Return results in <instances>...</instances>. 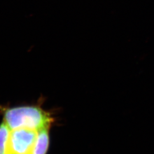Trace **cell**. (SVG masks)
<instances>
[{
	"mask_svg": "<svg viewBox=\"0 0 154 154\" xmlns=\"http://www.w3.org/2000/svg\"><path fill=\"white\" fill-rule=\"evenodd\" d=\"M0 109L4 122L11 130L19 128H28L39 131L44 128H50L53 122V118L49 113L38 106Z\"/></svg>",
	"mask_w": 154,
	"mask_h": 154,
	"instance_id": "6da1fadb",
	"label": "cell"
},
{
	"mask_svg": "<svg viewBox=\"0 0 154 154\" xmlns=\"http://www.w3.org/2000/svg\"><path fill=\"white\" fill-rule=\"evenodd\" d=\"M38 131L19 128L10 131L7 142V154H33Z\"/></svg>",
	"mask_w": 154,
	"mask_h": 154,
	"instance_id": "7a4b0ae2",
	"label": "cell"
},
{
	"mask_svg": "<svg viewBox=\"0 0 154 154\" xmlns=\"http://www.w3.org/2000/svg\"><path fill=\"white\" fill-rule=\"evenodd\" d=\"M50 128H44L38 131L37 138L33 154H46L49 146Z\"/></svg>",
	"mask_w": 154,
	"mask_h": 154,
	"instance_id": "3957f363",
	"label": "cell"
},
{
	"mask_svg": "<svg viewBox=\"0 0 154 154\" xmlns=\"http://www.w3.org/2000/svg\"><path fill=\"white\" fill-rule=\"evenodd\" d=\"M10 131L4 122L0 125V154H7V142Z\"/></svg>",
	"mask_w": 154,
	"mask_h": 154,
	"instance_id": "277c9868",
	"label": "cell"
}]
</instances>
